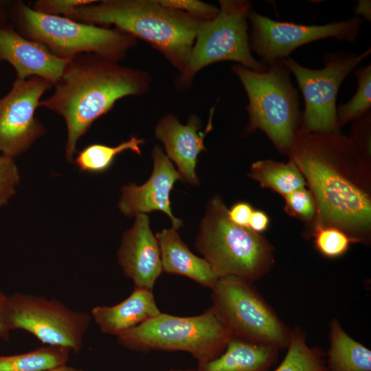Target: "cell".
<instances>
[{
	"instance_id": "7",
	"label": "cell",
	"mask_w": 371,
	"mask_h": 371,
	"mask_svg": "<svg viewBox=\"0 0 371 371\" xmlns=\"http://www.w3.org/2000/svg\"><path fill=\"white\" fill-rule=\"evenodd\" d=\"M116 338L131 350L186 352L202 363L221 355L232 336L210 307L190 317L161 313Z\"/></svg>"
},
{
	"instance_id": "12",
	"label": "cell",
	"mask_w": 371,
	"mask_h": 371,
	"mask_svg": "<svg viewBox=\"0 0 371 371\" xmlns=\"http://www.w3.org/2000/svg\"><path fill=\"white\" fill-rule=\"evenodd\" d=\"M249 35L252 51L267 66L289 58L295 49L317 40L334 38L352 43L359 33L361 19L355 16L347 21L325 25H301L274 21L251 10Z\"/></svg>"
},
{
	"instance_id": "22",
	"label": "cell",
	"mask_w": 371,
	"mask_h": 371,
	"mask_svg": "<svg viewBox=\"0 0 371 371\" xmlns=\"http://www.w3.org/2000/svg\"><path fill=\"white\" fill-rule=\"evenodd\" d=\"M248 175L262 188H270L283 196L306 185L301 172L290 159L287 163L270 159L256 161L251 164Z\"/></svg>"
},
{
	"instance_id": "32",
	"label": "cell",
	"mask_w": 371,
	"mask_h": 371,
	"mask_svg": "<svg viewBox=\"0 0 371 371\" xmlns=\"http://www.w3.org/2000/svg\"><path fill=\"white\" fill-rule=\"evenodd\" d=\"M353 122L350 137L361 152L370 159V111Z\"/></svg>"
},
{
	"instance_id": "4",
	"label": "cell",
	"mask_w": 371,
	"mask_h": 371,
	"mask_svg": "<svg viewBox=\"0 0 371 371\" xmlns=\"http://www.w3.org/2000/svg\"><path fill=\"white\" fill-rule=\"evenodd\" d=\"M194 247L218 278L235 277L252 284L267 274L275 261L271 243L232 222L219 196L207 203Z\"/></svg>"
},
{
	"instance_id": "33",
	"label": "cell",
	"mask_w": 371,
	"mask_h": 371,
	"mask_svg": "<svg viewBox=\"0 0 371 371\" xmlns=\"http://www.w3.org/2000/svg\"><path fill=\"white\" fill-rule=\"evenodd\" d=\"M253 211L252 207L249 203L238 202L228 210V216L234 223L239 226L248 227Z\"/></svg>"
},
{
	"instance_id": "16",
	"label": "cell",
	"mask_w": 371,
	"mask_h": 371,
	"mask_svg": "<svg viewBox=\"0 0 371 371\" xmlns=\"http://www.w3.org/2000/svg\"><path fill=\"white\" fill-rule=\"evenodd\" d=\"M212 115L203 133L199 132L201 122L195 114L186 124L180 123L174 115L167 114L155 128V137L164 144L166 155L176 164L181 180L192 186L199 184L196 166L199 155L207 150L203 140L212 129Z\"/></svg>"
},
{
	"instance_id": "28",
	"label": "cell",
	"mask_w": 371,
	"mask_h": 371,
	"mask_svg": "<svg viewBox=\"0 0 371 371\" xmlns=\"http://www.w3.org/2000/svg\"><path fill=\"white\" fill-rule=\"evenodd\" d=\"M285 212L291 216L311 223L316 214V203L312 192L305 187L284 196Z\"/></svg>"
},
{
	"instance_id": "37",
	"label": "cell",
	"mask_w": 371,
	"mask_h": 371,
	"mask_svg": "<svg viewBox=\"0 0 371 371\" xmlns=\"http://www.w3.org/2000/svg\"><path fill=\"white\" fill-rule=\"evenodd\" d=\"M11 6L8 8L5 3L0 1V25L8 23L10 18Z\"/></svg>"
},
{
	"instance_id": "31",
	"label": "cell",
	"mask_w": 371,
	"mask_h": 371,
	"mask_svg": "<svg viewBox=\"0 0 371 371\" xmlns=\"http://www.w3.org/2000/svg\"><path fill=\"white\" fill-rule=\"evenodd\" d=\"M95 0H37L32 8L40 13L67 17L76 7L91 4Z\"/></svg>"
},
{
	"instance_id": "15",
	"label": "cell",
	"mask_w": 371,
	"mask_h": 371,
	"mask_svg": "<svg viewBox=\"0 0 371 371\" xmlns=\"http://www.w3.org/2000/svg\"><path fill=\"white\" fill-rule=\"evenodd\" d=\"M117 260L134 287L153 290L163 270L157 240L146 214L136 215L133 225L124 234Z\"/></svg>"
},
{
	"instance_id": "14",
	"label": "cell",
	"mask_w": 371,
	"mask_h": 371,
	"mask_svg": "<svg viewBox=\"0 0 371 371\" xmlns=\"http://www.w3.org/2000/svg\"><path fill=\"white\" fill-rule=\"evenodd\" d=\"M152 156L151 176L142 186L133 183L124 186L118 207L126 216L161 211L171 219L172 228L178 229L183 222L172 213L170 193L175 183L181 180L180 175L160 146L154 147Z\"/></svg>"
},
{
	"instance_id": "35",
	"label": "cell",
	"mask_w": 371,
	"mask_h": 371,
	"mask_svg": "<svg viewBox=\"0 0 371 371\" xmlns=\"http://www.w3.org/2000/svg\"><path fill=\"white\" fill-rule=\"evenodd\" d=\"M269 224L267 215L260 210H254L248 225V228L259 233L266 230Z\"/></svg>"
},
{
	"instance_id": "21",
	"label": "cell",
	"mask_w": 371,
	"mask_h": 371,
	"mask_svg": "<svg viewBox=\"0 0 371 371\" xmlns=\"http://www.w3.org/2000/svg\"><path fill=\"white\" fill-rule=\"evenodd\" d=\"M327 371H371V350L352 338L339 320L329 323Z\"/></svg>"
},
{
	"instance_id": "10",
	"label": "cell",
	"mask_w": 371,
	"mask_h": 371,
	"mask_svg": "<svg viewBox=\"0 0 371 371\" xmlns=\"http://www.w3.org/2000/svg\"><path fill=\"white\" fill-rule=\"evenodd\" d=\"M371 53H331L319 69L305 67L291 58L281 61L292 73L302 93L305 109L297 132L341 134L337 118L339 89L349 74Z\"/></svg>"
},
{
	"instance_id": "24",
	"label": "cell",
	"mask_w": 371,
	"mask_h": 371,
	"mask_svg": "<svg viewBox=\"0 0 371 371\" xmlns=\"http://www.w3.org/2000/svg\"><path fill=\"white\" fill-rule=\"evenodd\" d=\"M144 142L143 139L132 136L115 146L101 144H90L77 153L74 161L82 172H103L111 166L115 157L124 151L131 150L141 155L139 146L144 144Z\"/></svg>"
},
{
	"instance_id": "27",
	"label": "cell",
	"mask_w": 371,
	"mask_h": 371,
	"mask_svg": "<svg viewBox=\"0 0 371 371\" xmlns=\"http://www.w3.org/2000/svg\"><path fill=\"white\" fill-rule=\"evenodd\" d=\"M308 235L314 237L317 251L330 258L344 255L353 243L346 233L333 227H317L311 229Z\"/></svg>"
},
{
	"instance_id": "5",
	"label": "cell",
	"mask_w": 371,
	"mask_h": 371,
	"mask_svg": "<svg viewBox=\"0 0 371 371\" xmlns=\"http://www.w3.org/2000/svg\"><path fill=\"white\" fill-rule=\"evenodd\" d=\"M10 18L21 35L43 44L60 58L93 53L120 61L136 44L135 38L117 28L40 13L21 1L12 3Z\"/></svg>"
},
{
	"instance_id": "3",
	"label": "cell",
	"mask_w": 371,
	"mask_h": 371,
	"mask_svg": "<svg viewBox=\"0 0 371 371\" xmlns=\"http://www.w3.org/2000/svg\"><path fill=\"white\" fill-rule=\"evenodd\" d=\"M71 20L110 27L148 43L181 74L203 21L161 5L159 0H103L74 8Z\"/></svg>"
},
{
	"instance_id": "26",
	"label": "cell",
	"mask_w": 371,
	"mask_h": 371,
	"mask_svg": "<svg viewBox=\"0 0 371 371\" xmlns=\"http://www.w3.org/2000/svg\"><path fill=\"white\" fill-rule=\"evenodd\" d=\"M357 88L352 98L337 107V122L341 128L370 111L371 65L359 67L355 71Z\"/></svg>"
},
{
	"instance_id": "20",
	"label": "cell",
	"mask_w": 371,
	"mask_h": 371,
	"mask_svg": "<svg viewBox=\"0 0 371 371\" xmlns=\"http://www.w3.org/2000/svg\"><path fill=\"white\" fill-rule=\"evenodd\" d=\"M279 350L232 337L221 355L198 363L196 371H269L278 359Z\"/></svg>"
},
{
	"instance_id": "11",
	"label": "cell",
	"mask_w": 371,
	"mask_h": 371,
	"mask_svg": "<svg viewBox=\"0 0 371 371\" xmlns=\"http://www.w3.org/2000/svg\"><path fill=\"white\" fill-rule=\"evenodd\" d=\"M8 320L11 330H23L43 345L63 347L77 353L92 318L54 298L15 293L8 297Z\"/></svg>"
},
{
	"instance_id": "2",
	"label": "cell",
	"mask_w": 371,
	"mask_h": 371,
	"mask_svg": "<svg viewBox=\"0 0 371 371\" xmlns=\"http://www.w3.org/2000/svg\"><path fill=\"white\" fill-rule=\"evenodd\" d=\"M150 83L145 71L96 54H81L69 58L54 85L53 93L40 102V106L65 119L67 161H74L78 141L95 120L106 114L118 100L145 94Z\"/></svg>"
},
{
	"instance_id": "34",
	"label": "cell",
	"mask_w": 371,
	"mask_h": 371,
	"mask_svg": "<svg viewBox=\"0 0 371 371\" xmlns=\"http://www.w3.org/2000/svg\"><path fill=\"white\" fill-rule=\"evenodd\" d=\"M8 297L0 290V338L8 340L11 331L8 320Z\"/></svg>"
},
{
	"instance_id": "8",
	"label": "cell",
	"mask_w": 371,
	"mask_h": 371,
	"mask_svg": "<svg viewBox=\"0 0 371 371\" xmlns=\"http://www.w3.org/2000/svg\"><path fill=\"white\" fill-rule=\"evenodd\" d=\"M218 12L203 21L183 71L177 80L179 88L190 85L204 67L221 61H234L248 69L263 72L268 66L251 54L248 34V14L251 3L247 0H220Z\"/></svg>"
},
{
	"instance_id": "30",
	"label": "cell",
	"mask_w": 371,
	"mask_h": 371,
	"mask_svg": "<svg viewBox=\"0 0 371 371\" xmlns=\"http://www.w3.org/2000/svg\"><path fill=\"white\" fill-rule=\"evenodd\" d=\"M165 7L186 12L201 21H209L218 12V8L198 0H159Z\"/></svg>"
},
{
	"instance_id": "25",
	"label": "cell",
	"mask_w": 371,
	"mask_h": 371,
	"mask_svg": "<svg viewBox=\"0 0 371 371\" xmlns=\"http://www.w3.org/2000/svg\"><path fill=\"white\" fill-rule=\"evenodd\" d=\"M286 349L283 360L273 371H327L324 353L308 345L299 327L291 329Z\"/></svg>"
},
{
	"instance_id": "1",
	"label": "cell",
	"mask_w": 371,
	"mask_h": 371,
	"mask_svg": "<svg viewBox=\"0 0 371 371\" xmlns=\"http://www.w3.org/2000/svg\"><path fill=\"white\" fill-rule=\"evenodd\" d=\"M312 192L311 229L333 227L353 243H367L371 229L370 159L350 137L297 132L286 154Z\"/></svg>"
},
{
	"instance_id": "39",
	"label": "cell",
	"mask_w": 371,
	"mask_h": 371,
	"mask_svg": "<svg viewBox=\"0 0 371 371\" xmlns=\"http://www.w3.org/2000/svg\"><path fill=\"white\" fill-rule=\"evenodd\" d=\"M169 371H196V369H186V370H170Z\"/></svg>"
},
{
	"instance_id": "19",
	"label": "cell",
	"mask_w": 371,
	"mask_h": 371,
	"mask_svg": "<svg viewBox=\"0 0 371 371\" xmlns=\"http://www.w3.org/2000/svg\"><path fill=\"white\" fill-rule=\"evenodd\" d=\"M163 272L187 277L212 289L218 278L210 264L194 255L181 240L177 229H164L156 234Z\"/></svg>"
},
{
	"instance_id": "23",
	"label": "cell",
	"mask_w": 371,
	"mask_h": 371,
	"mask_svg": "<svg viewBox=\"0 0 371 371\" xmlns=\"http://www.w3.org/2000/svg\"><path fill=\"white\" fill-rule=\"evenodd\" d=\"M70 350L44 345L27 352L1 356L0 371H45L67 364Z\"/></svg>"
},
{
	"instance_id": "18",
	"label": "cell",
	"mask_w": 371,
	"mask_h": 371,
	"mask_svg": "<svg viewBox=\"0 0 371 371\" xmlns=\"http://www.w3.org/2000/svg\"><path fill=\"white\" fill-rule=\"evenodd\" d=\"M161 313L152 290L134 287L125 300L113 306H94L90 315L102 333L117 337Z\"/></svg>"
},
{
	"instance_id": "13",
	"label": "cell",
	"mask_w": 371,
	"mask_h": 371,
	"mask_svg": "<svg viewBox=\"0 0 371 371\" xmlns=\"http://www.w3.org/2000/svg\"><path fill=\"white\" fill-rule=\"evenodd\" d=\"M53 84L38 76L16 78L0 98V153L12 158L27 150L45 132L36 117L42 95Z\"/></svg>"
},
{
	"instance_id": "38",
	"label": "cell",
	"mask_w": 371,
	"mask_h": 371,
	"mask_svg": "<svg viewBox=\"0 0 371 371\" xmlns=\"http://www.w3.org/2000/svg\"><path fill=\"white\" fill-rule=\"evenodd\" d=\"M45 371H85V370L65 364V365L58 366V367H56L49 370H47Z\"/></svg>"
},
{
	"instance_id": "36",
	"label": "cell",
	"mask_w": 371,
	"mask_h": 371,
	"mask_svg": "<svg viewBox=\"0 0 371 371\" xmlns=\"http://www.w3.org/2000/svg\"><path fill=\"white\" fill-rule=\"evenodd\" d=\"M354 12L361 18L370 22L371 19V1L370 0H359L354 8Z\"/></svg>"
},
{
	"instance_id": "17",
	"label": "cell",
	"mask_w": 371,
	"mask_h": 371,
	"mask_svg": "<svg viewBox=\"0 0 371 371\" xmlns=\"http://www.w3.org/2000/svg\"><path fill=\"white\" fill-rule=\"evenodd\" d=\"M0 60L13 67L16 78L38 76L54 85L69 59L57 57L43 44L25 38L7 23L0 25Z\"/></svg>"
},
{
	"instance_id": "6",
	"label": "cell",
	"mask_w": 371,
	"mask_h": 371,
	"mask_svg": "<svg viewBox=\"0 0 371 371\" xmlns=\"http://www.w3.org/2000/svg\"><path fill=\"white\" fill-rule=\"evenodd\" d=\"M248 98L249 123L245 133L262 131L278 150L287 154L302 122L297 91L281 60L258 72L240 64L232 67Z\"/></svg>"
},
{
	"instance_id": "29",
	"label": "cell",
	"mask_w": 371,
	"mask_h": 371,
	"mask_svg": "<svg viewBox=\"0 0 371 371\" xmlns=\"http://www.w3.org/2000/svg\"><path fill=\"white\" fill-rule=\"evenodd\" d=\"M20 176L14 158L0 155V207L15 194Z\"/></svg>"
},
{
	"instance_id": "9",
	"label": "cell",
	"mask_w": 371,
	"mask_h": 371,
	"mask_svg": "<svg viewBox=\"0 0 371 371\" xmlns=\"http://www.w3.org/2000/svg\"><path fill=\"white\" fill-rule=\"evenodd\" d=\"M251 284L235 277L218 278L211 289V307L232 337L286 348L291 329Z\"/></svg>"
}]
</instances>
